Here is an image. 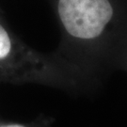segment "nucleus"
Here are the masks:
<instances>
[{
	"instance_id": "obj_1",
	"label": "nucleus",
	"mask_w": 127,
	"mask_h": 127,
	"mask_svg": "<svg viewBox=\"0 0 127 127\" xmlns=\"http://www.w3.org/2000/svg\"><path fill=\"white\" fill-rule=\"evenodd\" d=\"M57 12L70 36L92 41L103 35L115 14L111 0H58Z\"/></svg>"
},
{
	"instance_id": "obj_2",
	"label": "nucleus",
	"mask_w": 127,
	"mask_h": 127,
	"mask_svg": "<svg viewBox=\"0 0 127 127\" xmlns=\"http://www.w3.org/2000/svg\"><path fill=\"white\" fill-rule=\"evenodd\" d=\"M15 56V48L9 32L0 24V64H6Z\"/></svg>"
},
{
	"instance_id": "obj_3",
	"label": "nucleus",
	"mask_w": 127,
	"mask_h": 127,
	"mask_svg": "<svg viewBox=\"0 0 127 127\" xmlns=\"http://www.w3.org/2000/svg\"><path fill=\"white\" fill-rule=\"evenodd\" d=\"M0 127H25L20 124H7V125H1Z\"/></svg>"
}]
</instances>
